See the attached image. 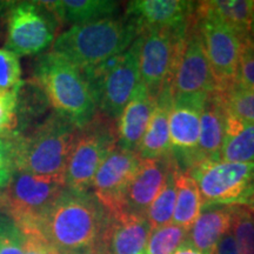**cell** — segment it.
Instances as JSON below:
<instances>
[{
    "label": "cell",
    "instance_id": "obj_7",
    "mask_svg": "<svg viewBox=\"0 0 254 254\" xmlns=\"http://www.w3.org/2000/svg\"><path fill=\"white\" fill-rule=\"evenodd\" d=\"M117 144V122L98 112L75 134L66 165V189L80 192L90 190L98 168Z\"/></svg>",
    "mask_w": 254,
    "mask_h": 254
},
{
    "label": "cell",
    "instance_id": "obj_34",
    "mask_svg": "<svg viewBox=\"0 0 254 254\" xmlns=\"http://www.w3.org/2000/svg\"><path fill=\"white\" fill-rule=\"evenodd\" d=\"M237 85L254 90V41L250 36L244 38L241 44Z\"/></svg>",
    "mask_w": 254,
    "mask_h": 254
},
{
    "label": "cell",
    "instance_id": "obj_22",
    "mask_svg": "<svg viewBox=\"0 0 254 254\" xmlns=\"http://www.w3.org/2000/svg\"><path fill=\"white\" fill-rule=\"evenodd\" d=\"M60 23L87 24L118 13L120 4L112 0H59L41 1Z\"/></svg>",
    "mask_w": 254,
    "mask_h": 254
},
{
    "label": "cell",
    "instance_id": "obj_40",
    "mask_svg": "<svg viewBox=\"0 0 254 254\" xmlns=\"http://www.w3.org/2000/svg\"><path fill=\"white\" fill-rule=\"evenodd\" d=\"M4 204H5L4 193H2V190H0V213L4 212Z\"/></svg>",
    "mask_w": 254,
    "mask_h": 254
},
{
    "label": "cell",
    "instance_id": "obj_26",
    "mask_svg": "<svg viewBox=\"0 0 254 254\" xmlns=\"http://www.w3.org/2000/svg\"><path fill=\"white\" fill-rule=\"evenodd\" d=\"M49 105V100H47L45 93L33 79H30L28 81L21 80L18 88V125L15 134L26 132L30 124L45 112Z\"/></svg>",
    "mask_w": 254,
    "mask_h": 254
},
{
    "label": "cell",
    "instance_id": "obj_13",
    "mask_svg": "<svg viewBox=\"0 0 254 254\" xmlns=\"http://www.w3.org/2000/svg\"><path fill=\"white\" fill-rule=\"evenodd\" d=\"M141 163L138 152L116 146L98 168L92 184L93 194L110 215L124 213L127 189Z\"/></svg>",
    "mask_w": 254,
    "mask_h": 254
},
{
    "label": "cell",
    "instance_id": "obj_11",
    "mask_svg": "<svg viewBox=\"0 0 254 254\" xmlns=\"http://www.w3.org/2000/svg\"><path fill=\"white\" fill-rule=\"evenodd\" d=\"M189 31V30H187ZM186 33L152 30L142 33L139 68L141 82L153 100L171 88L174 67L183 49Z\"/></svg>",
    "mask_w": 254,
    "mask_h": 254
},
{
    "label": "cell",
    "instance_id": "obj_9",
    "mask_svg": "<svg viewBox=\"0 0 254 254\" xmlns=\"http://www.w3.org/2000/svg\"><path fill=\"white\" fill-rule=\"evenodd\" d=\"M57 23L41 1H12L6 19L5 50L17 57L39 55L55 41Z\"/></svg>",
    "mask_w": 254,
    "mask_h": 254
},
{
    "label": "cell",
    "instance_id": "obj_8",
    "mask_svg": "<svg viewBox=\"0 0 254 254\" xmlns=\"http://www.w3.org/2000/svg\"><path fill=\"white\" fill-rule=\"evenodd\" d=\"M65 189V183L60 180L15 171L2 189V213L13 220L21 233L34 231L44 213Z\"/></svg>",
    "mask_w": 254,
    "mask_h": 254
},
{
    "label": "cell",
    "instance_id": "obj_3",
    "mask_svg": "<svg viewBox=\"0 0 254 254\" xmlns=\"http://www.w3.org/2000/svg\"><path fill=\"white\" fill-rule=\"evenodd\" d=\"M136 38V28L127 18H105L73 25L56 38L51 52L86 71L122 55Z\"/></svg>",
    "mask_w": 254,
    "mask_h": 254
},
{
    "label": "cell",
    "instance_id": "obj_23",
    "mask_svg": "<svg viewBox=\"0 0 254 254\" xmlns=\"http://www.w3.org/2000/svg\"><path fill=\"white\" fill-rule=\"evenodd\" d=\"M220 160L254 164V123L241 120L225 111V138Z\"/></svg>",
    "mask_w": 254,
    "mask_h": 254
},
{
    "label": "cell",
    "instance_id": "obj_19",
    "mask_svg": "<svg viewBox=\"0 0 254 254\" xmlns=\"http://www.w3.org/2000/svg\"><path fill=\"white\" fill-rule=\"evenodd\" d=\"M234 207L209 206L204 207L190 228L187 241L204 254H209L218 241L231 231Z\"/></svg>",
    "mask_w": 254,
    "mask_h": 254
},
{
    "label": "cell",
    "instance_id": "obj_28",
    "mask_svg": "<svg viewBox=\"0 0 254 254\" xmlns=\"http://www.w3.org/2000/svg\"><path fill=\"white\" fill-rule=\"evenodd\" d=\"M214 93L227 113L245 122L254 123V90L236 84L228 90Z\"/></svg>",
    "mask_w": 254,
    "mask_h": 254
},
{
    "label": "cell",
    "instance_id": "obj_24",
    "mask_svg": "<svg viewBox=\"0 0 254 254\" xmlns=\"http://www.w3.org/2000/svg\"><path fill=\"white\" fill-rule=\"evenodd\" d=\"M177 199L172 224L190 231L202 209L199 187L190 173L176 170Z\"/></svg>",
    "mask_w": 254,
    "mask_h": 254
},
{
    "label": "cell",
    "instance_id": "obj_14",
    "mask_svg": "<svg viewBox=\"0 0 254 254\" xmlns=\"http://www.w3.org/2000/svg\"><path fill=\"white\" fill-rule=\"evenodd\" d=\"M208 97L172 99L168 113L170 144L178 168L189 172L196 165L200 136V122Z\"/></svg>",
    "mask_w": 254,
    "mask_h": 254
},
{
    "label": "cell",
    "instance_id": "obj_33",
    "mask_svg": "<svg viewBox=\"0 0 254 254\" xmlns=\"http://www.w3.org/2000/svg\"><path fill=\"white\" fill-rule=\"evenodd\" d=\"M20 63L19 58L5 49H0V93L13 90L20 84Z\"/></svg>",
    "mask_w": 254,
    "mask_h": 254
},
{
    "label": "cell",
    "instance_id": "obj_18",
    "mask_svg": "<svg viewBox=\"0 0 254 254\" xmlns=\"http://www.w3.org/2000/svg\"><path fill=\"white\" fill-rule=\"evenodd\" d=\"M153 109L154 100L152 99L141 82L117 122L118 147L123 150L138 152Z\"/></svg>",
    "mask_w": 254,
    "mask_h": 254
},
{
    "label": "cell",
    "instance_id": "obj_5",
    "mask_svg": "<svg viewBox=\"0 0 254 254\" xmlns=\"http://www.w3.org/2000/svg\"><path fill=\"white\" fill-rule=\"evenodd\" d=\"M140 46L141 38L138 37L122 55L81 71L93 92L98 112L114 122H118L123 110L141 84Z\"/></svg>",
    "mask_w": 254,
    "mask_h": 254
},
{
    "label": "cell",
    "instance_id": "obj_15",
    "mask_svg": "<svg viewBox=\"0 0 254 254\" xmlns=\"http://www.w3.org/2000/svg\"><path fill=\"white\" fill-rule=\"evenodd\" d=\"M195 2L185 0H135L127 5L125 15L134 25L138 37L152 30L186 33Z\"/></svg>",
    "mask_w": 254,
    "mask_h": 254
},
{
    "label": "cell",
    "instance_id": "obj_39",
    "mask_svg": "<svg viewBox=\"0 0 254 254\" xmlns=\"http://www.w3.org/2000/svg\"><path fill=\"white\" fill-rule=\"evenodd\" d=\"M69 254H105V252H104L103 247H101L100 244L98 243L93 246L87 247V249L77 251V252H73V253H69Z\"/></svg>",
    "mask_w": 254,
    "mask_h": 254
},
{
    "label": "cell",
    "instance_id": "obj_2",
    "mask_svg": "<svg viewBox=\"0 0 254 254\" xmlns=\"http://www.w3.org/2000/svg\"><path fill=\"white\" fill-rule=\"evenodd\" d=\"M78 127L53 112L28 132L9 136L14 170L65 183V171Z\"/></svg>",
    "mask_w": 254,
    "mask_h": 254
},
{
    "label": "cell",
    "instance_id": "obj_32",
    "mask_svg": "<svg viewBox=\"0 0 254 254\" xmlns=\"http://www.w3.org/2000/svg\"><path fill=\"white\" fill-rule=\"evenodd\" d=\"M0 254H24L23 233L4 213H0Z\"/></svg>",
    "mask_w": 254,
    "mask_h": 254
},
{
    "label": "cell",
    "instance_id": "obj_30",
    "mask_svg": "<svg viewBox=\"0 0 254 254\" xmlns=\"http://www.w3.org/2000/svg\"><path fill=\"white\" fill-rule=\"evenodd\" d=\"M231 233L240 254H254V213L244 207H234Z\"/></svg>",
    "mask_w": 254,
    "mask_h": 254
},
{
    "label": "cell",
    "instance_id": "obj_29",
    "mask_svg": "<svg viewBox=\"0 0 254 254\" xmlns=\"http://www.w3.org/2000/svg\"><path fill=\"white\" fill-rule=\"evenodd\" d=\"M189 231L171 224L152 230L146 245V254H173L187 240Z\"/></svg>",
    "mask_w": 254,
    "mask_h": 254
},
{
    "label": "cell",
    "instance_id": "obj_38",
    "mask_svg": "<svg viewBox=\"0 0 254 254\" xmlns=\"http://www.w3.org/2000/svg\"><path fill=\"white\" fill-rule=\"evenodd\" d=\"M173 254H204V253H202L201 251L196 250L192 244L186 240L185 243H184L183 245L180 246Z\"/></svg>",
    "mask_w": 254,
    "mask_h": 254
},
{
    "label": "cell",
    "instance_id": "obj_16",
    "mask_svg": "<svg viewBox=\"0 0 254 254\" xmlns=\"http://www.w3.org/2000/svg\"><path fill=\"white\" fill-rule=\"evenodd\" d=\"M174 166L177 164L172 153L159 159H142L140 167L127 189L124 212L145 217Z\"/></svg>",
    "mask_w": 254,
    "mask_h": 254
},
{
    "label": "cell",
    "instance_id": "obj_10",
    "mask_svg": "<svg viewBox=\"0 0 254 254\" xmlns=\"http://www.w3.org/2000/svg\"><path fill=\"white\" fill-rule=\"evenodd\" d=\"M193 18L213 72L217 84L215 92L228 90L237 84L241 44L245 37L240 36L220 19L200 7L198 2Z\"/></svg>",
    "mask_w": 254,
    "mask_h": 254
},
{
    "label": "cell",
    "instance_id": "obj_20",
    "mask_svg": "<svg viewBox=\"0 0 254 254\" xmlns=\"http://www.w3.org/2000/svg\"><path fill=\"white\" fill-rule=\"evenodd\" d=\"M172 104L171 88L163 91L154 100V109L144 138L138 148L142 159H159L171 154L168 113Z\"/></svg>",
    "mask_w": 254,
    "mask_h": 254
},
{
    "label": "cell",
    "instance_id": "obj_42",
    "mask_svg": "<svg viewBox=\"0 0 254 254\" xmlns=\"http://www.w3.org/2000/svg\"><path fill=\"white\" fill-rule=\"evenodd\" d=\"M141 254H146V253H145V252H144V253H141Z\"/></svg>",
    "mask_w": 254,
    "mask_h": 254
},
{
    "label": "cell",
    "instance_id": "obj_12",
    "mask_svg": "<svg viewBox=\"0 0 254 254\" xmlns=\"http://www.w3.org/2000/svg\"><path fill=\"white\" fill-rule=\"evenodd\" d=\"M215 91L217 84L213 72L200 32L192 17L171 81L172 99L209 97Z\"/></svg>",
    "mask_w": 254,
    "mask_h": 254
},
{
    "label": "cell",
    "instance_id": "obj_27",
    "mask_svg": "<svg viewBox=\"0 0 254 254\" xmlns=\"http://www.w3.org/2000/svg\"><path fill=\"white\" fill-rule=\"evenodd\" d=\"M178 166H174L168 173L166 182L163 189L159 193L154 201L152 202L145 217L150 224L151 230L163 227L172 222L174 208H176L177 199V186H176V170Z\"/></svg>",
    "mask_w": 254,
    "mask_h": 254
},
{
    "label": "cell",
    "instance_id": "obj_37",
    "mask_svg": "<svg viewBox=\"0 0 254 254\" xmlns=\"http://www.w3.org/2000/svg\"><path fill=\"white\" fill-rule=\"evenodd\" d=\"M209 254H240L231 231L218 241V244Z\"/></svg>",
    "mask_w": 254,
    "mask_h": 254
},
{
    "label": "cell",
    "instance_id": "obj_31",
    "mask_svg": "<svg viewBox=\"0 0 254 254\" xmlns=\"http://www.w3.org/2000/svg\"><path fill=\"white\" fill-rule=\"evenodd\" d=\"M20 85V84H19ZM0 93V139H7L17 131L18 88Z\"/></svg>",
    "mask_w": 254,
    "mask_h": 254
},
{
    "label": "cell",
    "instance_id": "obj_4",
    "mask_svg": "<svg viewBox=\"0 0 254 254\" xmlns=\"http://www.w3.org/2000/svg\"><path fill=\"white\" fill-rule=\"evenodd\" d=\"M33 79L56 113L78 128L97 116L93 92L82 72L56 53L40 55L34 62Z\"/></svg>",
    "mask_w": 254,
    "mask_h": 254
},
{
    "label": "cell",
    "instance_id": "obj_17",
    "mask_svg": "<svg viewBox=\"0 0 254 254\" xmlns=\"http://www.w3.org/2000/svg\"><path fill=\"white\" fill-rule=\"evenodd\" d=\"M151 227L144 215H110L99 244L105 254H141L145 252Z\"/></svg>",
    "mask_w": 254,
    "mask_h": 254
},
{
    "label": "cell",
    "instance_id": "obj_25",
    "mask_svg": "<svg viewBox=\"0 0 254 254\" xmlns=\"http://www.w3.org/2000/svg\"><path fill=\"white\" fill-rule=\"evenodd\" d=\"M198 4L205 11L233 28L240 36H250L254 13L253 0H211Z\"/></svg>",
    "mask_w": 254,
    "mask_h": 254
},
{
    "label": "cell",
    "instance_id": "obj_21",
    "mask_svg": "<svg viewBox=\"0 0 254 254\" xmlns=\"http://www.w3.org/2000/svg\"><path fill=\"white\" fill-rule=\"evenodd\" d=\"M225 138V110L217 94L206 99L201 112L196 165L202 161L220 160Z\"/></svg>",
    "mask_w": 254,
    "mask_h": 254
},
{
    "label": "cell",
    "instance_id": "obj_36",
    "mask_svg": "<svg viewBox=\"0 0 254 254\" xmlns=\"http://www.w3.org/2000/svg\"><path fill=\"white\" fill-rule=\"evenodd\" d=\"M24 254H60L41 238L37 232H25Z\"/></svg>",
    "mask_w": 254,
    "mask_h": 254
},
{
    "label": "cell",
    "instance_id": "obj_41",
    "mask_svg": "<svg viewBox=\"0 0 254 254\" xmlns=\"http://www.w3.org/2000/svg\"><path fill=\"white\" fill-rule=\"evenodd\" d=\"M250 37L252 38V40L254 41V13H253V19H252V24H251V31H250Z\"/></svg>",
    "mask_w": 254,
    "mask_h": 254
},
{
    "label": "cell",
    "instance_id": "obj_6",
    "mask_svg": "<svg viewBox=\"0 0 254 254\" xmlns=\"http://www.w3.org/2000/svg\"><path fill=\"white\" fill-rule=\"evenodd\" d=\"M187 173L199 187L202 208L228 206L254 213V164L202 161Z\"/></svg>",
    "mask_w": 254,
    "mask_h": 254
},
{
    "label": "cell",
    "instance_id": "obj_35",
    "mask_svg": "<svg viewBox=\"0 0 254 254\" xmlns=\"http://www.w3.org/2000/svg\"><path fill=\"white\" fill-rule=\"evenodd\" d=\"M14 172L11 142L8 139H0V190L7 186Z\"/></svg>",
    "mask_w": 254,
    "mask_h": 254
},
{
    "label": "cell",
    "instance_id": "obj_1",
    "mask_svg": "<svg viewBox=\"0 0 254 254\" xmlns=\"http://www.w3.org/2000/svg\"><path fill=\"white\" fill-rule=\"evenodd\" d=\"M109 219L90 190L65 189L31 232H37L60 254H69L99 243Z\"/></svg>",
    "mask_w": 254,
    "mask_h": 254
}]
</instances>
